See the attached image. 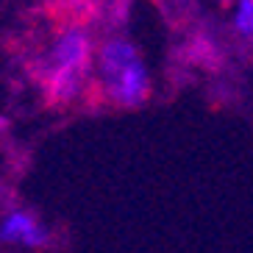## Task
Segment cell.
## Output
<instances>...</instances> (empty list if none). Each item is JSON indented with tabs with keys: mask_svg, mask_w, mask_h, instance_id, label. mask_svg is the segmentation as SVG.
Listing matches in <instances>:
<instances>
[{
	"mask_svg": "<svg viewBox=\"0 0 253 253\" xmlns=\"http://www.w3.org/2000/svg\"><path fill=\"white\" fill-rule=\"evenodd\" d=\"M223 3H231V0H223Z\"/></svg>",
	"mask_w": 253,
	"mask_h": 253,
	"instance_id": "cell-5",
	"label": "cell"
},
{
	"mask_svg": "<svg viewBox=\"0 0 253 253\" xmlns=\"http://www.w3.org/2000/svg\"><path fill=\"white\" fill-rule=\"evenodd\" d=\"M92 64V39L84 28H67L53 39L45 64V89L56 103H70L81 95Z\"/></svg>",
	"mask_w": 253,
	"mask_h": 253,
	"instance_id": "cell-2",
	"label": "cell"
},
{
	"mask_svg": "<svg viewBox=\"0 0 253 253\" xmlns=\"http://www.w3.org/2000/svg\"><path fill=\"white\" fill-rule=\"evenodd\" d=\"M234 28L239 37L253 39V0H237L234 8Z\"/></svg>",
	"mask_w": 253,
	"mask_h": 253,
	"instance_id": "cell-4",
	"label": "cell"
},
{
	"mask_svg": "<svg viewBox=\"0 0 253 253\" xmlns=\"http://www.w3.org/2000/svg\"><path fill=\"white\" fill-rule=\"evenodd\" d=\"M0 239L8 245H23V248H45L50 242V231L39 223L31 211L14 209L3 217L0 223Z\"/></svg>",
	"mask_w": 253,
	"mask_h": 253,
	"instance_id": "cell-3",
	"label": "cell"
},
{
	"mask_svg": "<svg viewBox=\"0 0 253 253\" xmlns=\"http://www.w3.org/2000/svg\"><path fill=\"white\" fill-rule=\"evenodd\" d=\"M97 78L103 84L106 97L114 106L134 109L142 106L150 95V73L134 42L126 37H112L95 53Z\"/></svg>",
	"mask_w": 253,
	"mask_h": 253,
	"instance_id": "cell-1",
	"label": "cell"
}]
</instances>
